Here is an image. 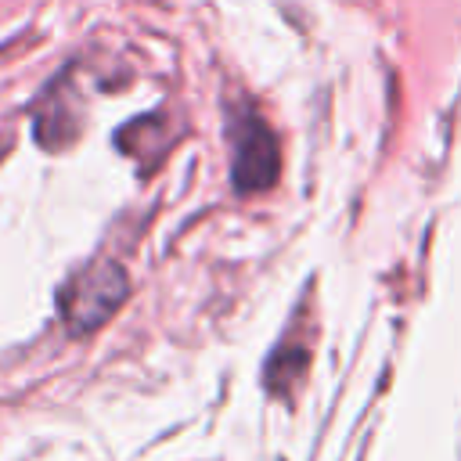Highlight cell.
I'll return each instance as SVG.
<instances>
[{"label":"cell","mask_w":461,"mask_h":461,"mask_svg":"<svg viewBox=\"0 0 461 461\" xmlns=\"http://www.w3.org/2000/svg\"><path fill=\"white\" fill-rule=\"evenodd\" d=\"M306 367V349L303 346H292L285 342L281 349H274V357L267 360V389L274 393H285L292 378H299Z\"/></svg>","instance_id":"obj_3"},{"label":"cell","mask_w":461,"mask_h":461,"mask_svg":"<svg viewBox=\"0 0 461 461\" xmlns=\"http://www.w3.org/2000/svg\"><path fill=\"white\" fill-rule=\"evenodd\" d=\"M130 295V277L115 259H97L86 270H79L58 295L61 321L68 335L97 331Z\"/></svg>","instance_id":"obj_1"},{"label":"cell","mask_w":461,"mask_h":461,"mask_svg":"<svg viewBox=\"0 0 461 461\" xmlns=\"http://www.w3.org/2000/svg\"><path fill=\"white\" fill-rule=\"evenodd\" d=\"M281 169V151L277 137L256 112H234L230 119V180L238 194H256L267 191L277 180Z\"/></svg>","instance_id":"obj_2"}]
</instances>
